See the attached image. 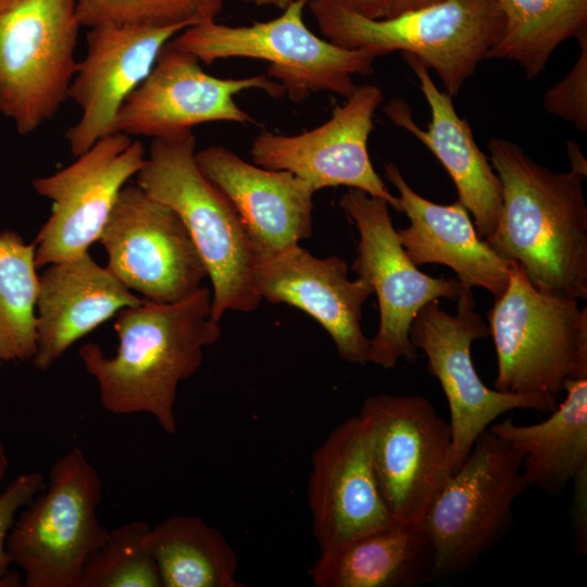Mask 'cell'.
Wrapping results in <instances>:
<instances>
[{
  "label": "cell",
  "instance_id": "cell-24",
  "mask_svg": "<svg viewBox=\"0 0 587 587\" xmlns=\"http://www.w3.org/2000/svg\"><path fill=\"white\" fill-rule=\"evenodd\" d=\"M310 574L316 587H417L437 575L422 525L396 521L320 552Z\"/></svg>",
  "mask_w": 587,
  "mask_h": 587
},
{
  "label": "cell",
  "instance_id": "cell-22",
  "mask_svg": "<svg viewBox=\"0 0 587 587\" xmlns=\"http://www.w3.org/2000/svg\"><path fill=\"white\" fill-rule=\"evenodd\" d=\"M141 301L88 251L47 265L39 276L34 365L48 370L77 340Z\"/></svg>",
  "mask_w": 587,
  "mask_h": 587
},
{
  "label": "cell",
  "instance_id": "cell-39",
  "mask_svg": "<svg viewBox=\"0 0 587 587\" xmlns=\"http://www.w3.org/2000/svg\"><path fill=\"white\" fill-rule=\"evenodd\" d=\"M23 0H0V14L11 10Z\"/></svg>",
  "mask_w": 587,
  "mask_h": 587
},
{
  "label": "cell",
  "instance_id": "cell-26",
  "mask_svg": "<svg viewBox=\"0 0 587 587\" xmlns=\"http://www.w3.org/2000/svg\"><path fill=\"white\" fill-rule=\"evenodd\" d=\"M147 546L162 587H241L237 557L214 527L196 515H172L151 527Z\"/></svg>",
  "mask_w": 587,
  "mask_h": 587
},
{
  "label": "cell",
  "instance_id": "cell-18",
  "mask_svg": "<svg viewBox=\"0 0 587 587\" xmlns=\"http://www.w3.org/2000/svg\"><path fill=\"white\" fill-rule=\"evenodd\" d=\"M311 463L308 507L320 552L395 522L380 494L359 414L327 435Z\"/></svg>",
  "mask_w": 587,
  "mask_h": 587
},
{
  "label": "cell",
  "instance_id": "cell-1",
  "mask_svg": "<svg viewBox=\"0 0 587 587\" xmlns=\"http://www.w3.org/2000/svg\"><path fill=\"white\" fill-rule=\"evenodd\" d=\"M488 150L502 207L485 241L501 258L519 262L539 291L586 300L587 170L553 172L502 138H491Z\"/></svg>",
  "mask_w": 587,
  "mask_h": 587
},
{
  "label": "cell",
  "instance_id": "cell-10",
  "mask_svg": "<svg viewBox=\"0 0 587 587\" xmlns=\"http://www.w3.org/2000/svg\"><path fill=\"white\" fill-rule=\"evenodd\" d=\"M376 480L396 522L421 524L452 473L451 429L432 402L414 395L367 397L360 409Z\"/></svg>",
  "mask_w": 587,
  "mask_h": 587
},
{
  "label": "cell",
  "instance_id": "cell-2",
  "mask_svg": "<svg viewBox=\"0 0 587 587\" xmlns=\"http://www.w3.org/2000/svg\"><path fill=\"white\" fill-rule=\"evenodd\" d=\"M211 302L205 286L175 303L142 299L116 313L113 357L97 344L82 346L79 358L97 383L103 409L118 415L148 413L164 432L175 434L178 385L199 370L204 348L221 336Z\"/></svg>",
  "mask_w": 587,
  "mask_h": 587
},
{
  "label": "cell",
  "instance_id": "cell-3",
  "mask_svg": "<svg viewBox=\"0 0 587 587\" xmlns=\"http://www.w3.org/2000/svg\"><path fill=\"white\" fill-rule=\"evenodd\" d=\"M196 153L192 130L153 138L136 185L180 217L212 283L211 316L218 322L226 311L250 313L260 305L259 260L237 212L202 173Z\"/></svg>",
  "mask_w": 587,
  "mask_h": 587
},
{
  "label": "cell",
  "instance_id": "cell-23",
  "mask_svg": "<svg viewBox=\"0 0 587 587\" xmlns=\"http://www.w3.org/2000/svg\"><path fill=\"white\" fill-rule=\"evenodd\" d=\"M385 175L399 193L401 213L410 220L408 227L397 230L410 260L417 267L444 264L454 271L462 285L482 287L500 297L509 283L511 261L482 239L465 207L459 201L445 205L423 198L392 162L385 165Z\"/></svg>",
  "mask_w": 587,
  "mask_h": 587
},
{
  "label": "cell",
  "instance_id": "cell-17",
  "mask_svg": "<svg viewBox=\"0 0 587 587\" xmlns=\"http://www.w3.org/2000/svg\"><path fill=\"white\" fill-rule=\"evenodd\" d=\"M186 27L179 24L89 28L87 53L77 64L68 92L82 112L65 133L75 158L115 133L122 105L150 74L163 47Z\"/></svg>",
  "mask_w": 587,
  "mask_h": 587
},
{
  "label": "cell",
  "instance_id": "cell-31",
  "mask_svg": "<svg viewBox=\"0 0 587 587\" xmlns=\"http://www.w3.org/2000/svg\"><path fill=\"white\" fill-rule=\"evenodd\" d=\"M580 54L570 73L550 88L544 107L551 114L587 129V33L578 38Z\"/></svg>",
  "mask_w": 587,
  "mask_h": 587
},
{
  "label": "cell",
  "instance_id": "cell-33",
  "mask_svg": "<svg viewBox=\"0 0 587 587\" xmlns=\"http://www.w3.org/2000/svg\"><path fill=\"white\" fill-rule=\"evenodd\" d=\"M573 535L575 551L585 555L587 552V469L573 479Z\"/></svg>",
  "mask_w": 587,
  "mask_h": 587
},
{
  "label": "cell",
  "instance_id": "cell-20",
  "mask_svg": "<svg viewBox=\"0 0 587 587\" xmlns=\"http://www.w3.org/2000/svg\"><path fill=\"white\" fill-rule=\"evenodd\" d=\"M196 158L234 207L258 260L311 237L315 191L305 180L288 171L251 164L223 146L202 149Z\"/></svg>",
  "mask_w": 587,
  "mask_h": 587
},
{
  "label": "cell",
  "instance_id": "cell-34",
  "mask_svg": "<svg viewBox=\"0 0 587 587\" xmlns=\"http://www.w3.org/2000/svg\"><path fill=\"white\" fill-rule=\"evenodd\" d=\"M346 10L361 16L379 20L391 15L394 0H335Z\"/></svg>",
  "mask_w": 587,
  "mask_h": 587
},
{
  "label": "cell",
  "instance_id": "cell-29",
  "mask_svg": "<svg viewBox=\"0 0 587 587\" xmlns=\"http://www.w3.org/2000/svg\"><path fill=\"white\" fill-rule=\"evenodd\" d=\"M151 526L132 521L109 530L88 558L78 587H162L157 562L147 546Z\"/></svg>",
  "mask_w": 587,
  "mask_h": 587
},
{
  "label": "cell",
  "instance_id": "cell-12",
  "mask_svg": "<svg viewBox=\"0 0 587 587\" xmlns=\"http://www.w3.org/2000/svg\"><path fill=\"white\" fill-rule=\"evenodd\" d=\"M339 205L360 235L351 268L372 285L378 301L379 326L371 339L369 362L386 370L400 359L412 363L417 350L410 329L416 314L432 300H457L464 285L457 277L437 278L419 270L398 239L385 200L349 188Z\"/></svg>",
  "mask_w": 587,
  "mask_h": 587
},
{
  "label": "cell",
  "instance_id": "cell-19",
  "mask_svg": "<svg viewBox=\"0 0 587 587\" xmlns=\"http://www.w3.org/2000/svg\"><path fill=\"white\" fill-rule=\"evenodd\" d=\"M348 270L339 257L316 258L296 245L259 260L254 286L261 299L296 307L313 317L333 339L339 358L365 365L371 339L360 322L362 307L374 291L361 276L351 280Z\"/></svg>",
  "mask_w": 587,
  "mask_h": 587
},
{
  "label": "cell",
  "instance_id": "cell-27",
  "mask_svg": "<svg viewBox=\"0 0 587 587\" xmlns=\"http://www.w3.org/2000/svg\"><path fill=\"white\" fill-rule=\"evenodd\" d=\"M503 25L487 59L520 64L528 79L538 76L566 39L587 33V0H492Z\"/></svg>",
  "mask_w": 587,
  "mask_h": 587
},
{
  "label": "cell",
  "instance_id": "cell-28",
  "mask_svg": "<svg viewBox=\"0 0 587 587\" xmlns=\"http://www.w3.org/2000/svg\"><path fill=\"white\" fill-rule=\"evenodd\" d=\"M35 249L13 230L0 233V364L33 360L36 353Z\"/></svg>",
  "mask_w": 587,
  "mask_h": 587
},
{
  "label": "cell",
  "instance_id": "cell-7",
  "mask_svg": "<svg viewBox=\"0 0 587 587\" xmlns=\"http://www.w3.org/2000/svg\"><path fill=\"white\" fill-rule=\"evenodd\" d=\"M102 480L79 447L51 466L41 488L16 516L7 550L27 587H78L90 554L109 529L99 521Z\"/></svg>",
  "mask_w": 587,
  "mask_h": 587
},
{
  "label": "cell",
  "instance_id": "cell-5",
  "mask_svg": "<svg viewBox=\"0 0 587 587\" xmlns=\"http://www.w3.org/2000/svg\"><path fill=\"white\" fill-rule=\"evenodd\" d=\"M496 357V390L555 403L565 385L587 378V309L539 291L511 260L509 283L487 314Z\"/></svg>",
  "mask_w": 587,
  "mask_h": 587
},
{
  "label": "cell",
  "instance_id": "cell-30",
  "mask_svg": "<svg viewBox=\"0 0 587 587\" xmlns=\"http://www.w3.org/2000/svg\"><path fill=\"white\" fill-rule=\"evenodd\" d=\"M223 0H77L80 26H190L215 20Z\"/></svg>",
  "mask_w": 587,
  "mask_h": 587
},
{
  "label": "cell",
  "instance_id": "cell-15",
  "mask_svg": "<svg viewBox=\"0 0 587 587\" xmlns=\"http://www.w3.org/2000/svg\"><path fill=\"white\" fill-rule=\"evenodd\" d=\"M383 100L377 86L360 85L327 122L312 130L292 136L261 130L251 146L253 163L291 172L314 191L337 186L360 189L401 212L398 198L375 172L367 151L374 113Z\"/></svg>",
  "mask_w": 587,
  "mask_h": 587
},
{
  "label": "cell",
  "instance_id": "cell-11",
  "mask_svg": "<svg viewBox=\"0 0 587 587\" xmlns=\"http://www.w3.org/2000/svg\"><path fill=\"white\" fill-rule=\"evenodd\" d=\"M457 300L454 315L444 310L438 299L429 301L419 311L410 329L414 348L425 353L427 367L448 401L452 472L500 415L517 409L545 413L555 408L544 397L502 392L482 382L471 349L475 340L489 336V327L475 311L471 287L464 286Z\"/></svg>",
  "mask_w": 587,
  "mask_h": 587
},
{
  "label": "cell",
  "instance_id": "cell-36",
  "mask_svg": "<svg viewBox=\"0 0 587 587\" xmlns=\"http://www.w3.org/2000/svg\"><path fill=\"white\" fill-rule=\"evenodd\" d=\"M23 585L22 577L16 571H9L7 574L0 575V587H21Z\"/></svg>",
  "mask_w": 587,
  "mask_h": 587
},
{
  "label": "cell",
  "instance_id": "cell-8",
  "mask_svg": "<svg viewBox=\"0 0 587 587\" xmlns=\"http://www.w3.org/2000/svg\"><path fill=\"white\" fill-rule=\"evenodd\" d=\"M526 488L521 455L487 428L422 520L436 573L473 565L503 532L514 501Z\"/></svg>",
  "mask_w": 587,
  "mask_h": 587
},
{
  "label": "cell",
  "instance_id": "cell-32",
  "mask_svg": "<svg viewBox=\"0 0 587 587\" xmlns=\"http://www.w3.org/2000/svg\"><path fill=\"white\" fill-rule=\"evenodd\" d=\"M42 487V474L30 471L15 477L0 494V575L7 574L13 564L7 550V538L16 515Z\"/></svg>",
  "mask_w": 587,
  "mask_h": 587
},
{
  "label": "cell",
  "instance_id": "cell-14",
  "mask_svg": "<svg viewBox=\"0 0 587 587\" xmlns=\"http://www.w3.org/2000/svg\"><path fill=\"white\" fill-rule=\"evenodd\" d=\"M140 140L113 133L68 166L33 179L34 190L52 202L35 239L37 267L78 257L98 238L122 188L146 161Z\"/></svg>",
  "mask_w": 587,
  "mask_h": 587
},
{
  "label": "cell",
  "instance_id": "cell-4",
  "mask_svg": "<svg viewBox=\"0 0 587 587\" xmlns=\"http://www.w3.org/2000/svg\"><path fill=\"white\" fill-rule=\"evenodd\" d=\"M307 5L332 43L378 57L397 50L412 54L436 72L450 97L487 59L503 25L492 0H442L379 20L350 12L335 0H308Z\"/></svg>",
  "mask_w": 587,
  "mask_h": 587
},
{
  "label": "cell",
  "instance_id": "cell-13",
  "mask_svg": "<svg viewBox=\"0 0 587 587\" xmlns=\"http://www.w3.org/2000/svg\"><path fill=\"white\" fill-rule=\"evenodd\" d=\"M98 241L112 274L152 302L187 299L208 277L180 217L136 184L122 188Z\"/></svg>",
  "mask_w": 587,
  "mask_h": 587
},
{
  "label": "cell",
  "instance_id": "cell-16",
  "mask_svg": "<svg viewBox=\"0 0 587 587\" xmlns=\"http://www.w3.org/2000/svg\"><path fill=\"white\" fill-rule=\"evenodd\" d=\"M261 89L279 98L285 89L265 74L218 78L205 73L199 60L168 42L147 78L122 105L115 133L129 137L175 136L208 122L254 123L236 102L235 95Z\"/></svg>",
  "mask_w": 587,
  "mask_h": 587
},
{
  "label": "cell",
  "instance_id": "cell-35",
  "mask_svg": "<svg viewBox=\"0 0 587 587\" xmlns=\"http://www.w3.org/2000/svg\"><path fill=\"white\" fill-rule=\"evenodd\" d=\"M442 0H394L391 15H397L402 12L415 10L434 3H438ZM389 16V17H390Z\"/></svg>",
  "mask_w": 587,
  "mask_h": 587
},
{
  "label": "cell",
  "instance_id": "cell-25",
  "mask_svg": "<svg viewBox=\"0 0 587 587\" xmlns=\"http://www.w3.org/2000/svg\"><path fill=\"white\" fill-rule=\"evenodd\" d=\"M564 391L547 420L519 425L507 419L488 427L519 452L528 487L547 495L587 469V378L570 380Z\"/></svg>",
  "mask_w": 587,
  "mask_h": 587
},
{
  "label": "cell",
  "instance_id": "cell-9",
  "mask_svg": "<svg viewBox=\"0 0 587 587\" xmlns=\"http://www.w3.org/2000/svg\"><path fill=\"white\" fill-rule=\"evenodd\" d=\"M79 27L77 0H23L0 14V113L20 135L68 99Z\"/></svg>",
  "mask_w": 587,
  "mask_h": 587
},
{
  "label": "cell",
  "instance_id": "cell-21",
  "mask_svg": "<svg viewBox=\"0 0 587 587\" xmlns=\"http://www.w3.org/2000/svg\"><path fill=\"white\" fill-rule=\"evenodd\" d=\"M402 57L420 82L432 120L426 129L421 128L413 120L411 108L401 99L390 100L385 112L439 160L454 183L459 202L473 216L477 234L487 238L496 229L501 213L500 179L489 158L476 145L467 121L458 115L452 97L438 89L428 68L416 57L409 53Z\"/></svg>",
  "mask_w": 587,
  "mask_h": 587
},
{
  "label": "cell",
  "instance_id": "cell-38",
  "mask_svg": "<svg viewBox=\"0 0 587 587\" xmlns=\"http://www.w3.org/2000/svg\"><path fill=\"white\" fill-rule=\"evenodd\" d=\"M9 460L3 444L0 441V483L8 471Z\"/></svg>",
  "mask_w": 587,
  "mask_h": 587
},
{
  "label": "cell",
  "instance_id": "cell-6",
  "mask_svg": "<svg viewBox=\"0 0 587 587\" xmlns=\"http://www.w3.org/2000/svg\"><path fill=\"white\" fill-rule=\"evenodd\" d=\"M308 0H295L284 12L249 26L207 20L175 35L168 45L210 65L227 58H251L268 63L266 76L276 79L294 102L327 91L350 97L352 76L370 75L378 55L366 49H346L322 39L304 23Z\"/></svg>",
  "mask_w": 587,
  "mask_h": 587
},
{
  "label": "cell",
  "instance_id": "cell-37",
  "mask_svg": "<svg viewBox=\"0 0 587 587\" xmlns=\"http://www.w3.org/2000/svg\"><path fill=\"white\" fill-rule=\"evenodd\" d=\"M245 2L253 3L255 5H273L284 10L288 4L295 0H242Z\"/></svg>",
  "mask_w": 587,
  "mask_h": 587
}]
</instances>
